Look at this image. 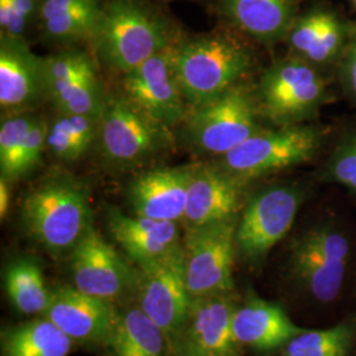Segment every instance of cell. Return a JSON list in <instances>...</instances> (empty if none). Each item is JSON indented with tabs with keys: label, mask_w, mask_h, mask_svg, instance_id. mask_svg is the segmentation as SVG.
I'll use <instances>...</instances> for the list:
<instances>
[{
	"label": "cell",
	"mask_w": 356,
	"mask_h": 356,
	"mask_svg": "<svg viewBox=\"0 0 356 356\" xmlns=\"http://www.w3.org/2000/svg\"><path fill=\"white\" fill-rule=\"evenodd\" d=\"M91 42L103 63L123 76L173 47L165 17L144 0H104Z\"/></svg>",
	"instance_id": "cell-1"
},
{
	"label": "cell",
	"mask_w": 356,
	"mask_h": 356,
	"mask_svg": "<svg viewBox=\"0 0 356 356\" xmlns=\"http://www.w3.org/2000/svg\"><path fill=\"white\" fill-rule=\"evenodd\" d=\"M251 63L250 51L225 32L195 36L173 48L178 85L191 108L211 102L236 86Z\"/></svg>",
	"instance_id": "cell-2"
},
{
	"label": "cell",
	"mask_w": 356,
	"mask_h": 356,
	"mask_svg": "<svg viewBox=\"0 0 356 356\" xmlns=\"http://www.w3.org/2000/svg\"><path fill=\"white\" fill-rule=\"evenodd\" d=\"M22 222L51 254L72 252L92 226L88 191L74 178L57 173L24 197Z\"/></svg>",
	"instance_id": "cell-3"
},
{
	"label": "cell",
	"mask_w": 356,
	"mask_h": 356,
	"mask_svg": "<svg viewBox=\"0 0 356 356\" xmlns=\"http://www.w3.org/2000/svg\"><path fill=\"white\" fill-rule=\"evenodd\" d=\"M103 157L119 168L139 165L170 144L169 127L156 122L122 95H106L99 116Z\"/></svg>",
	"instance_id": "cell-4"
},
{
	"label": "cell",
	"mask_w": 356,
	"mask_h": 356,
	"mask_svg": "<svg viewBox=\"0 0 356 356\" xmlns=\"http://www.w3.org/2000/svg\"><path fill=\"white\" fill-rule=\"evenodd\" d=\"M242 86L193 108L184 120L185 141L197 152L225 156L257 131L256 104Z\"/></svg>",
	"instance_id": "cell-5"
},
{
	"label": "cell",
	"mask_w": 356,
	"mask_h": 356,
	"mask_svg": "<svg viewBox=\"0 0 356 356\" xmlns=\"http://www.w3.org/2000/svg\"><path fill=\"white\" fill-rule=\"evenodd\" d=\"M318 147L319 134L314 128L282 126L275 131L256 132L222 156L219 166L245 182L306 163Z\"/></svg>",
	"instance_id": "cell-6"
},
{
	"label": "cell",
	"mask_w": 356,
	"mask_h": 356,
	"mask_svg": "<svg viewBox=\"0 0 356 356\" xmlns=\"http://www.w3.org/2000/svg\"><path fill=\"white\" fill-rule=\"evenodd\" d=\"M236 218L186 229L185 280L191 298L229 293L234 288Z\"/></svg>",
	"instance_id": "cell-7"
},
{
	"label": "cell",
	"mask_w": 356,
	"mask_h": 356,
	"mask_svg": "<svg viewBox=\"0 0 356 356\" xmlns=\"http://www.w3.org/2000/svg\"><path fill=\"white\" fill-rule=\"evenodd\" d=\"M136 304L176 346L191 307L184 245L173 254L138 267Z\"/></svg>",
	"instance_id": "cell-8"
},
{
	"label": "cell",
	"mask_w": 356,
	"mask_h": 356,
	"mask_svg": "<svg viewBox=\"0 0 356 356\" xmlns=\"http://www.w3.org/2000/svg\"><path fill=\"white\" fill-rule=\"evenodd\" d=\"M325 83L304 60L288 58L270 66L257 88V101L263 113L281 126H292L319 107L325 97Z\"/></svg>",
	"instance_id": "cell-9"
},
{
	"label": "cell",
	"mask_w": 356,
	"mask_h": 356,
	"mask_svg": "<svg viewBox=\"0 0 356 356\" xmlns=\"http://www.w3.org/2000/svg\"><path fill=\"white\" fill-rule=\"evenodd\" d=\"M350 245L342 232L332 227L309 229L294 243L292 270L319 302L334 301L341 292L348 264Z\"/></svg>",
	"instance_id": "cell-10"
},
{
	"label": "cell",
	"mask_w": 356,
	"mask_h": 356,
	"mask_svg": "<svg viewBox=\"0 0 356 356\" xmlns=\"http://www.w3.org/2000/svg\"><path fill=\"white\" fill-rule=\"evenodd\" d=\"M70 270L76 289L111 304L135 292L139 277L92 226L70 252Z\"/></svg>",
	"instance_id": "cell-11"
},
{
	"label": "cell",
	"mask_w": 356,
	"mask_h": 356,
	"mask_svg": "<svg viewBox=\"0 0 356 356\" xmlns=\"http://www.w3.org/2000/svg\"><path fill=\"white\" fill-rule=\"evenodd\" d=\"M302 193L292 186L259 191L245 204L236 226V248L244 257L259 260L280 242L292 227Z\"/></svg>",
	"instance_id": "cell-12"
},
{
	"label": "cell",
	"mask_w": 356,
	"mask_h": 356,
	"mask_svg": "<svg viewBox=\"0 0 356 356\" xmlns=\"http://www.w3.org/2000/svg\"><path fill=\"white\" fill-rule=\"evenodd\" d=\"M173 48L157 53L123 78V95L166 127L184 123L189 114L175 72Z\"/></svg>",
	"instance_id": "cell-13"
},
{
	"label": "cell",
	"mask_w": 356,
	"mask_h": 356,
	"mask_svg": "<svg viewBox=\"0 0 356 356\" xmlns=\"http://www.w3.org/2000/svg\"><path fill=\"white\" fill-rule=\"evenodd\" d=\"M236 306L229 293L191 298L189 313L178 337V353L194 351L206 356L236 355L232 319Z\"/></svg>",
	"instance_id": "cell-14"
},
{
	"label": "cell",
	"mask_w": 356,
	"mask_h": 356,
	"mask_svg": "<svg viewBox=\"0 0 356 356\" xmlns=\"http://www.w3.org/2000/svg\"><path fill=\"white\" fill-rule=\"evenodd\" d=\"M118 310L114 304L79 292L74 286L51 291L45 318L51 321L74 343L107 346Z\"/></svg>",
	"instance_id": "cell-15"
},
{
	"label": "cell",
	"mask_w": 356,
	"mask_h": 356,
	"mask_svg": "<svg viewBox=\"0 0 356 356\" xmlns=\"http://www.w3.org/2000/svg\"><path fill=\"white\" fill-rule=\"evenodd\" d=\"M243 184L219 165H191L185 229L234 219L241 207Z\"/></svg>",
	"instance_id": "cell-16"
},
{
	"label": "cell",
	"mask_w": 356,
	"mask_h": 356,
	"mask_svg": "<svg viewBox=\"0 0 356 356\" xmlns=\"http://www.w3.org/2000/svg\"><path fill=\"white\" fill-rule=\"evenodd\" d=\"M191 166L159 168L141 173L128 188V201L135 216L154 220L175 222L184 219Z\"/></svg>",
	"instance_id": "cell-17"
},
{
	"label": "cell",
	"mask_w": 356,
	"mask_h": 356,
	"mask_svg": "<svg viewBox=\"0 0 356 356\" xmlns=\"http://www.w3.org/2000/svg\"><path fill=\"white\" fill-rule=\"evenodd\" d=\"M45 94L44 58L35 56L24 38H0V106L24 113Z\"/></svg>",
	"instance_id": "cell-18"
},
{
	"label": "cell",
	"mask_w": 356,
	"mask_h": 356,
	"mask_svg": "<svg viewBox=\"0 0 356 356\" xmlns=\"http://www.w3.org/2000/svg\"><path fill=\"white\" fill-rule=\"evenodd\" d=\"M107 225L115 242L138 267L160 260L182 247L175 222L126 216L110 209Z\"/></svg>",
	"instance_id": "cell-19"
},
{
	"label": "cell",
	"mask_w": 356,
	"mask_h": 356,
	"mask_svg": "<svg viewBox=\"0 0 356 356\" xmlns=\"http://www.w3.org/2000/svg\"><path fill=\"white\" fill-rule=\"evenodd\" d=\"M232 330L236 343L259 351H270L285 346L305 329L292 322L280 306L260 298H250L244 305L236 307Z\"/></svg>",
	"instance_id": "cell-20"
},
{
	"label": "cell",
	"mask_w": 356,
	"mask_h": 356,
	"mask_svg": "<svg viewBox=\"0 0 356 356\" xmlns=\"http://www.w3.org/2000/svg\"><path fill=\"white\" fill-rule=\"evenodd\" d=\"M222 15L245 35L264 44L286 38L297 0H216Z\"/></svg>",
	"instance_id": "cell-21"
},
{
	"label": "cell",
	"mask_w": 356,
	"mask_h": 356,
	"mask_svg": "<svg viewBox=\"0 0 356 356\" xmlns=\"http://www.w3.org/2000/svg\"><path fill=\"white\" fill-rule=\"evenodd\" d=\"M102 8V0H41L38 20L42 35L58 44L91 41Z\"/></svg>",
	"instance_id": "cell-22"
},
{
	"label": "cell",
	"mask_w": 356,
	"mask_h": 356,
	"mask_svg": "<svg viewBox=\"0 0 356 356\" xmlns=\"http://www.w3.org/2000/svg\"><path fill=\"white\" fill-rule=\"evenodd\" d=\"M107 347L111 356H169L172 342L136 304L118 310Z\"/></svg>",
	"instance_id": "cell-23"
},
{
	"label": "cell",
	"mask_w": 356,
	"mask_h": 356,
	"mask_svg": "<svg viewBox=\"0 0 356 356\" xmlns=\"http://www.w3.org/2000/svg\"><path fill=\"white\" fill-rule=\"evenodd\" d=\"M74 342L45 317L10 327L1 334L3 356H67Z\"/></svg>",
	"instance_id": "cell-24"
},
{
	"label": "cell",
	"mask_w": 356,
	"mask_h": 356,
	"mask_svg": "<svg viewBox=\"0 0 356 356\" xmlns=\"http://www.w3.org/2000/svg\"><path fill=\"white\" fill-rule=\"evenodd\" d=\"M4 288L8 300L26 316H45L51 305V292L48 289L42 269L31 257L11 261L4 273Z\"/></svg>",
	"instance_id": "cell-25"
},
{
	"label": "cell",
	"mask_w": 356,
	"mask_h": 356,
	"mask_svg": "<svg viewBox=\"0 0 356 356\" xmlns=\"http://www.w3.org/2000/svg\"><path fill=\"white\" fill-rule=\"evenodd\" d=\"M99 118L60 114L48 127L47 149L57 159L76 161L98 140Z\"/></svg>",
	"instance_id": "cell-26"
},
{
	"label": "cell",
	"mask_w": 356,
	"mask_h": 356,
	"mask_svg": "<svg viewBox=\"0 0 356 356\" xmlns=\"http://www.w3.org/2000/svg\"><path fill=\"white\" fill-rule=\"evenodd\" d=\"M60 114L99 118L106 95L95 73L76 76L47 92Z\"/></svg>",
	"instance_id": "cell-27"
},
{
	"label": "cell",
	"mask_w": 356,
	"mask_h": 356,
	"mask_svg": "<svg viewBox=\"0 0 356 356\" xmlns=\"http://www.w3.org/2000/svg\"><path fill=\"white\" fill-rule=\"evenodd\" d=\"M353 335L347 323L326 330H305L285 344L282 356H346Z\"/></svg>",
	"instance_id": "cell-28"
},
{
	"label": "cell",
	"mask_w": 356,
	"mask_h": 356,
	"mask_svg": "<svg viewBox=\"0 0 356 356\" xmlns=\"http://www.w3.org/2000/svg\"><path fill=\"white\" fill-rule=\"evenodd\" d=\"M38 116L15 113L1 120L0 126V172L8 182L13 176L17 154Z\"/></svg>",
	"instance_id": "cell-29"
},
{
	"label": "cell",
	"mask_w": 356,
	"mask_h": 356,
	"mask_svg": "<svg viewBox=\"0 0 356 356\" xmlns=\"http://www.w3.org/2000/svg\"><path fill=\"white\" fill-rule=\"evenodd\" d=\"M95 73L89 56L83 51H67L44 58L45 94L76 76Z\"/></svg>",
	"instance_id": "cell-30"
},
{
	"label": "cell",
	"mask_w": 356,
	"mask_h": 356,
	"mask_svg": "<svg viewBox=\"0 0 356 356\" xmlns=\"http://www.w3.org/2000/svg\"><path fill=\"white\" fill-rule=\"evenodd\" d=\"M38 0H0V28L1 35L24 38L28 28L38 17Z\"/></svg>",
	"instance_id": "cell-31"
},
{
	"label": "cell",
	"mask_w": 356,
	"mask_h": 356,
	"mask_svg": "<svg viewBox=\"0 0 356 356\" xmlns=\"http://www.w3.org/2000/svg\"><path fill=\"white\" fill-rule=\"evenodd\" d=\"M49 123L36 118L32 127L26 135L20 152L17 154V160L13 168V176L10 181H16L19 178L26 177L32 170H35L41 160L42 154L47 149V136H48Z\"/></svg>",
	"instance_id": "cell-32"
},
{
	"label": "cell",
	"mask_w": 356,
	"mask_h": 356,
	"mask_svg": "<svg viewBox=\"0 0 356 356\" xmlns=\"http://www.w3.org/2000/svg\"><path fill=\"white\" fill-rule=\"evenodd\" d=\"M327 16L329 13L326 11H312L296 19L286 36L293 51L305 58L318 38Z\"/></svg>",
	"instance_id": "cell-33"
},
{
	"label": "cell",
	"mask_w": 356,
	"mask_h": 356,
	"mask_svg": "<svg viewBox=\"0 0 356 356\" xmlns=\"http://www.w3.org/2000/svg\"><path fill=\"white\" fill-rule=\"evenodd\" d=\"M344 40V26L341 20L329 13L318 38L305 58L309 63L325 64L331 61L342 48Z\"/></svg>",
	"instance_id": "cell-34"
},
{
	"label": "cell",
	"mask_w": 356,
	"mask_h": 356,
	"mask_svg": "<svg viewBox=\"0 0 356 356\" xmlns=\"http://www.w3.org/2000/svg\"><path fill=\"white\" fill-rule=\"evenodd\" d=\"M329 172L337 182L356 193V136L339 144L329 161Z\"/></svg>",
	"instance_id": "cell-35"
},
{
	"label": "cell",
	"mask_w": 356,
	"mask_h": 356,
	"mask_svg": "<svg viewBox=\"0 0 356 356\" xmlns=\"http://www.w3.org/2000/svg\"><path fill=\"white\" fill-rule=\"evenodd\" d=\"M342 76L347 89L356 95V38L344 56Z\"/></svg>",
	"instance_id": "cell-36"
},
{
	"label": "cell",
	"mask_w": 356,
	"mask_h": 356,
	"mask_svg": "<svg viewBox=\"0 0 356 356\" xmlns=\"http://www.w3.org/2000/svg\"><path fill=\"white\" fill-rule=\"evenodd\" d=\"M10 186H8V181L6 178H0V216L1 219H4L8 209H10Z\"/></svg>",
	"instance_id": "cell-37"
},
{
	"label": "cell",
	"mask_w": 356,
	"mask_h": 356,
	"mask_svg": "<svg viewBox=\"0 0 356 356\" xmlns=\"http://www.w3.org/2000/svg\"><path fill=\"white\" fill-rule=\"evenodd\" d=\"M178 354H179L178 356H206L200 354V353H194V351H181Z\"/></svg>",
	"instance_id": "cell-38"
},
{
	"label": "cell",
	"mask_w": 356,
	"mask_h": 356,
	"mask_svg": "<svg viewBox=\"0 0 356 356\" xmlns=\"http://www.w3.org/2000/svg\"><path fill=\"white\" fill-rule=\"evenodd\" d=\"M353 1H354V3H355V6H356V0H353Z\"/></svg>",
	"instance_id": "cell-39"
}]
</instances>
